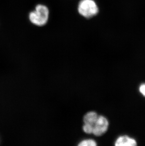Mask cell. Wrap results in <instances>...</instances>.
Here are the masks:
<instances>
[{
	"mask_svg": "<svg viewBox=\"0 0 145 146\" xmlns=\"http://www.w3.org/2000/svg\"><path fill=\"white\" fill-rule=\"evenodd\" d=\"M97 145L96 141L93 139H84L80 142L79 146H96Z\"/></svg>",
	"mask_w": 145,
	"mask_h": 146,
	"instance_id": "obj_6",
	"label": "cell"
},
{
	"mask_svg": "<svg viewBox=\"0 0 145 146\" xmlns=\"http://www.w3.org/2000/svg\"><path fill=\"white\" fill-rule=\"evenodd\" d=\"M49 17V10L48 7L43 4H38L35 10L29 13L30 22L37 26H43L48 22Z\"/></svg>",
	"mask_w": 145,
	"mask_h": 146,
	"instance_id": "obj_1",
	"label": "cell"
},
{
	"mask_svg": "<svg viewBox=\"0 0 145 146\" xmlns=\"http://www.w3.org/2000/svg\"><path fill=\"white\" fill-rule=\"evenodd\" d=\"M99 115L95 112H88L85 114L84 117V123H88L94 125L96 123Z\"/></svg>",
	"mask_w": 145,
	"mask_h": 146,
	"instance_id": "obj_5",
	"label": "cell"
},
{
	"mask_svg": "<svg viewBox=\"0 0 145 146\" xmlns=\"http://www.w3.org/2000/svg\"><path fill=\"white\" fill-rule=\"evenodd\" d=\"M83 131L86 133L92 134L93 131V126L88 123H84L82 127Z\"/></svg>",
	"mask_w": 145,
	"mask_h": 146,
	"instance_id": "obj_7",
	"label": "cell"
},
{
	"mask_svg": "<svg viewBox=\"0 0 145 146\" xmlns=\"http://www.w3.org/2000/svg\"><path fill=\"white\" fill-rule=\"evenodd\" d=\"M140 92L145 97V84H142L140 87Z\"/></svg>",
	"mask_w": 145,
	"mask_h": 146,
	"instance_id": "obj_8",
	"label": "cell"
},
{
	"mask_svg": "<svg viewBox=\"0 0 145 146\" xmlns=\"http://www.w3.org/2000/svg\"><path fill=\"white\" fill-rule=\"evenodd\" d=\"M109 123L106 118L103 116H99L96 123L93 125L92 134L96 136H100L106 132Z\"/></svg>",
	"mask_w": 145,
	"mask_h": 146,
	"instance_id": "obj_3",
	"label": "cell"
},
{
	"mask_svg": "<svg viewBox=\"0 0 145 146\" xmlns=\"http://www.w3.org/2000/svg\"><path fill=\"white\" fill-rule=\"evenodd\" d=\"M115 145L116 146H135L137 145V142L135 139L127 136H123L118 138L115 141Z\"/></svg>",
	"mask_w": 145,
	"mask_h": 146,
	"instance_id": "obj_4",
	"label": "cell"
},
{
	"mask_svg": "<svg viewBox=\"0 0 145 146\" xmlns=\"http://www.w3.org/2000/svg\"><path fill=\"white\" fill-rule=\"evenodd\" d=\"M78 13L84 18H92L99 13V8L94 0H81L78 6Z\"/></svg>",
	"mask_w": 145,
	"mask_h": 146,
	"instance_id": "obj_2",
	"label": "cell"
}]
</instances>
